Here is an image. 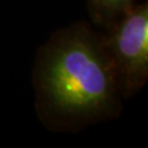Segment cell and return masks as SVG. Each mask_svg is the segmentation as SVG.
Segmentation results:
<instances>
[{
    "label": "cell",
    "mask_w": 148,
    "mask_h": 148,
    "mask_svg": "<svg viewBox=\"0 0 148 148\" xmlns=\"http://www.w3.org/2000/svg\"><path fill=\"white\" fill-rule=\"evenodd\" d=\"M32 82L37 119L52 132L78 133L123 110L101 31L90 22L70 23L41 45Z\"/></svg>",
    "instance_id": "1"
},
{
    "label": "cell",
    "mask_w": 148,
    "mask_h": 148,
    "mask_svg": "<svg viewBox=\"0 0 148 148\" xmlns=\"http://www.w3.org/2000/svg\"><path fill=\"white\" fill-rule=\"evenodd\" d=\"M103 47L124 100L142 91L148 80V1L136 5L101 31Z\"/></svg>",
    "instance_id": "2"
},
{
    "label": "cell",
    "mask_w": 148,
    "mask_h": 148,
    "mask_svg": "<svg viewBox=\"0 0 148 148\" xmlns=\"http://www.w3.org/2000/svg\"><path fill=\"white\" fill-rule=\"evenodd\" d=\"M90 23L103 31L111 27L127 11L136 5L138 0H85Z\"/></svg>",
    "instance_id": "3"
}]
</instances>
